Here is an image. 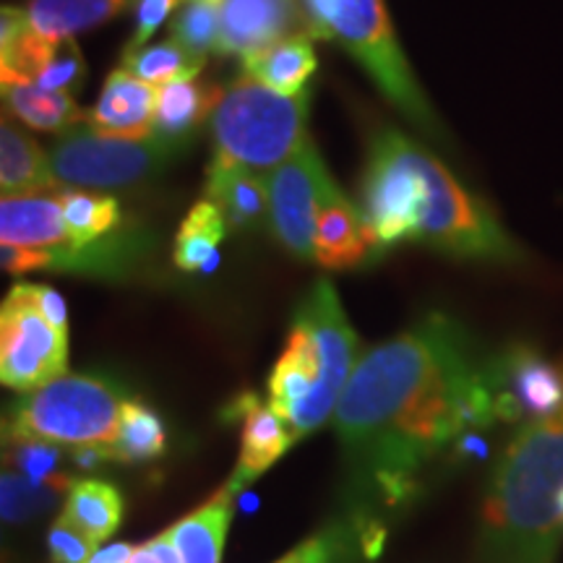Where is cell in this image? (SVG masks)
Masks as SVG:
<instances>
[{
    "instance_id": "cell-1",
    "label": "cell",
    "mask_w": 563,
    "mask_h": 563,
    "mask_svg": "<svg viewBox=\"0 0 563 563\" xmlns=\"http://www.w3.org/2000/svg\"><path fill=\"white\" fill-rule=\"evenodd\" d=\"M493 420L488 371L475 363L467 334L439 313L361 355L334 412L350 456L399 493L420 464Z\"/></svg>"
},
{
    "instance_id": "cell-2",
    "label": "cell",
    "mask_w": 563,
    "mask_h": 563,
    "mask_svg": "<svg viewBox=\"0 0 563 563\" xmlns=\"http://www.w3.org/2000/svg\"><path fill=\"white\" fill-rule=\"evenodd\" d=\"M563 407L525 422L490 475L483 504V563H555L563 522Z\"/></svg>"
},
{
    "instance_id": "cell-3",
    "label": "cell",
    "mask_w": 563,
    "mask_h": 563,
    "mask_svg": "<svg viewBox=\"0 0 563 563\" xmlns=\"http://www.w3.org/2000/svg\"><path fill=\"white\" fill-rule=\"evenodd\" d=\"M308 37L334 40L368 70L376 87L428 136L443 139L435 112L415 79L384 0H300Z\"/></svg>"
},
{
    "instance_id": "cell-4",
    "label": "cell",
    "mask_w": 563,
    "mask_h": 563,
    "mask_svg": "<svg viewBox=\"0 0 563 563\" xmlns=\"http://www.w3.org/2000/svg\"><path fill=\"white\" fill-rule=\"evenodd\" d=\"M308 121V95H282L243 74L224 87L211 115L217 154L214 159L269 175L274 167L300 150Z\"/></svg>"
},
{
    "instance_id": "cell-5",
    "label": "cell",
    "mask_w": 563,
    "mask_h": 563,
    "mask_svg": "<svg viewBox=\"0 0 563 563\" xmlns=\"http://www.w3.org/2000/svg\"><path fill=\"white\" fill-rule=\"evenodd\" d=\"M426 199L415 241L454 258L488 264H517L525 251L514 241L488 203L462 186L435 154H420Z\"/></svg>"
},
{
    "instance_id": "cell-6",
    "label": "cell",
    "mask_w": 563,
    "mask_h": 563,
    "mask_svg": "<svg viewBox=\"0 0 563 563\" xmlns=\"http://www.w3.org/2000/svg\"><path fill=\"white\" fill-rule=\"evenodd\" d=\"M121 405L115 389L102 378L63 373L51 384L26 391L13 405L3 431L58 446H104L112 452L121 428Z\"/></svg>"
},
{
    "instance_id": "cell-7",
    "label": "cell",
    "mask_w": 563,
    "mask_h": 563,
    "mask_svg": "<svg viewBox=\"0 0 563 563\" xmlns=\"http://www.w3.org/2000/svg\"><path fill=\"white\" fill-rule=\"evenodd\" d=\"M420 154V144L394 129H384L373 139L361 188V214L376 251L415 241L426 199Z\"/></svg>"
},
{
    "instance_id": "cell-8",
    "label": "cell",
    "mask_w": 563,
    "mask_h": 563,
    "mask_svg": "<svg viewBox=\"0 0 563 563\" xmlns=\"http://www.w3.org/2000/svg\"><path fill=\"white\" fill-rule=\"evenodd\" d=\"M183 144L162 139H112L102 136L87 123L63 133L58 144L47 152L55 180L70 188H131L165 170L178 157Z\"/></svg>"
},
{
    "instance_id": "cell-9",
    "label": "cell",
    "mask_w": 563,
    "mask_h": 563,
    "mask_svg": "<svg viewBox=\"0 0 563 563\" xmlns=\"http://www.w3.org/2000/svg\"><path fill=\"white\" fill-rule=\"evenodd\" d=\"M340 397L311 332L295 321L269 376V405L287 422L292 443L334 418Z\"/></svg>"
},
{
    "instance_id": "cell-10",
    "label": "cell",
    "mask_w": 563,
    "mask_h": 563,
    "mask_svg": "<svg viewBox=\"0 0 563 563\" xmlns=\"http://www.w3.org/2000/svg\"><path fill=\"white\" fill-rule=\"evenodd\" d=\"M66 365L68 336L11 287L0 308V382L26 394L63 376Z\"/></svg>"
},
{
    "instance_id": "cell-11",
    "label": "cell",
    "mask_w": 563,
    "mask_h": 563,
    "mask_svg": "<svg viewBox=\"0 0 563 563\" xmlns=\"http://www.w3.org/2000/svg\"><path fill=\"white\" fill-rule=\"evenodd\" d=\"M323 175H327V165L311 139L302 141L290 159L264 175L272 232L295 258H306V262L313 258L316 211H319Z\"/></svg>"
},
{
    "instance_id": "cell-12",
    "label": "cell",
    "mask_w": 563,
    "mask_h": 563,
    "mask_svg": "<svg viewBox=\"0 0 563 563\" xmlns=\"http://www.w3.org/2000/svg\"><path fill=\"white\" fill-rule=\"evenodd\" d=\"M485 371L496 394L498 420H545L563 407V363L548 361L532 344H511Z\"/></svg>"
},
{
    "instance_id": "cell-13",
    "label": "cell",
    "mask_w": 563,
    "mask_h": 563,
    "mask_svg": "<svg viewBox=\"0 0 563 563\" xmlns=\"http://www.w3.org/2000/svg\"><path fill=\"white\" fill-rule=\"evenodd\" d=\"M0 70L24 76L42 89L74 91L84 84L87 63L74 37H45L30 26L26 9L0 11Z\"/></svg>"
},
{
    "instance_id": "cell-14",
    "label": "cell",
    "mask_w": 563,
    "mask_h": 563,
    "mask_svg": "<svg viewBox=\"0 0 563 563\" xmlns=\"http://www.w3.org/2000/svg\"><path fill=\"white\" fill-rule=\"evenodd\" d=\"M295 34H308L300 0H222L217 53L245 60Z\"/></svg>"
},
{
    "instance_id": "cell-15",
    "label": "cell",
    "mask_w": 563,
    "mask_h": 563,
    "mask_svg": "<svg viewBox=\"0 0 563 563\" xmlns=\"http://www.w3.org/2000/svg\"><path fill=\"white\" fill-rule=\"evenodd\" d=\"M0 243L45 251L53 256V269L68 272L76 258L60 199L53 194L3 196L0 203Z\"/></svg>"
},
{
    "instance_id": "cell-16",
    "label": "cell",
    "mask_w": 563,
    "mask_h": 563,
    "mask_svg": "<svg viewBox=\"0 0 563 563\" xmlns=\"http://www.w3.org/2000/svg\"><path fill=\"white\" fill-rule=\"evenodd\" d=\"M371 251H376V245L371 241L361 209L352 207L327 170L316 211L313 258L323 269L342 272L361 266Z\"/></svg>"
},
{
    "instance_id": "cell-17",
    "label": "cell",
    "mask_w": 563,
    "mask_h": 563,
    "mask_svg": "<svg viewBox=\"0 0 563 563\" xmlns=\"http://www.w3.org/2000/svg\"><path fill=\"white\" fill-rule=\"evenodd\" d=\"M159 87L136 79L125 68L112 70L100 91L95 110H89L87 125L112 139H150L154 136Z\"/></svg>"
},
{
    "instance_id": "cell-18",
    "label": "cell",
    "mask_w": 563,
    "mask_h": 563,
    "mask_svg": "<svg viewBox=\"0 0 563 563\" xmlns=\"http://www.w3.org/2000/svg\"><path fill=\"white\" fill-rule=\"evenodd\" d=\"M228 418H241V456L230 477L232 488H243L258 475H264L282 454L292 446V435L287 422L272 410V405H262L253 391H245L230 405Z\"/></svg>"
},
{
    "instance_id": "cell-19",
    "label": "cell",
    "mask_w": 563,
    "mask_h": 563,
    "mask_svg": "<svg viewBox=\"0 0 563 563\" xmlns=\"http://www.w3.org/2000/svg\"><path fill=\"white\" fill-rule=\"evenodd\" d=\"M0 89H3V102L11 118L34 131L63 136V133L79 129L89 118V112H84L74 100V95L42 89L11 70H0Z\"/></svg>"
},
{
    "instance_id": "cell-20",
    "label": "cell",
    "mask_w": 563,
    "mask_h": 563,
    "mask_svg": "<svg viewBox=\"0 0 563 563\" xmlns=\"http://www.w3.org/2000/svg\"><path fill=\"white\" fill-rule=\"evenodd\" d=\"M207 199L222 211L228 230L258 228L269 217V194L262 175L222 159H211L207 167Z\"/></svg>"
},
{
    "instance_id": "cell-21",
    "label": "cell",
    "mask_w": 563,
    "mask_h": 563,
    "mask_svg": "<svg viewBox=\"0 0 563 563\" xmlns=\"http://www.w3.org/2000/svg\"><path fill=\"white\" fill-rule=\"evenodd\" d=\"M0 191L3 196L60 191L47 152L30 133L19 129L16 118L9 115H3V123H0Z\"/></svg>"
},
{
    "instance_id": "cell-22",
    "label": "cell",
    "mask_w": 563,
    "mask_h": 563,
    "mask_svg": "<svg viewBox=\"0 0 563 563\" xmlns=\"http://www.w3.org/2000/svg\"><path fill=\"white\" fill-rule=\"evenodd\" d=\"M232 506H235V488L228 483L217 490L207 504L183 517L173 525L170 538L178 548L183 563H220L232 522Z\"/></svg>"
},
{
    "instance_id": "cell-23",
    "label": "cell",
    "mask_w": 563,
    "mask_h": 563,
    "mask_svg": "<svg viewBox=\"0 0 563 563\" xmlns=\"http://www.w3.org/2000/svg\"><path fill=\"white\" fill-rule=\"evenodd\" d=\"M224 95L222 87L199 79H186L159 87L157 115H154V133L173 144L186 146L196 129L214 115L217 104Z\"/></svg>"
},
{
    "instance_id": "cell-24",
    "label": "cell",
    "mask_w": 563,
    "mask_h": 563,
    "mask_svg": "<svg viewBox=\"0 0 563 563\" xmlns=\"http://www.w3.org/2000/svg\"><path fill=\"white\" fill-rule=\"evenodd\" d=\"M243 70L251 79L262 81L264 87L282 91V95H300L316 70L313 40L308 34L282 40L266 51L249 55L243 60Z\"/></svg>"
},
{
    "instance_id": "cell-25",
    "label": "cell",
    "mask_w": 563,
    "mask_h": 563,
    "mask_svg": "<svg viewBox=\"0 0 563 563\" xmlns=\"http://www.w3.org/2000/svg\"><path fill=\"white\" fill-rule=\"evenodd\" d=\"M129 0H32L26 19L45 37H74L125 11Z\"/></svg>"
},
{
    "instance_id": "cell-26",
    "label": "cell",
    "mask_w": 563,
    "mask_h": 563,
    "mask_svg": "<svg viewBox=\"0 0 563 563\" xmlns=\"http://www.w3.org/2000/svg\"><path fill=\"white\" fill-rule=\"evenodd\" d=\"M60 517L87 534L91 543H102L121 527L123 496L115 485L104 481H76Z\"/></svg>"
},
{
    "instance_id": "cell-27",
    "label": "cell",
    "mask_w": 563,
    "mask_h": 563,
    "mask_svg": "<svg viewBox=\"0 0 563 563\" xmlns=\"http://www.w3.org/2000/svg\"><path fill=\"white\" fill-rule=\"evenodd\" d=\"M58 199L76 251L100 243L104 235L121 228V203L112 196L84 191V188H66L58 194Z\"/></svg>"
},
{
    "instance_id": "cell-28",
    "label": "cell",
    "mask_w": 563,
    "mask_h": 563,
    "mask_svg": "<svg viewBox=\"0 0 563 563\" xmlns=\"http://www.w3.org/2000/svg\"><path fill=\"white\" fill-rule=\"evenodd\" d=\"M228 222H224L222 211L214 207L209 199L194 203L188 217L183 220L178 238H175L173 262L183 272H203L207 264L217 253V245L222 243Z\"/></svg>"
},
{
    "instance_id": "cell-29",
    "label": "cell",
    "mask_w": 563,
    "mask_h": 563,
    "mask_svg": "<svg viewBox=\"0 0 563 563\" xmlns=\"http://www.w3.org/2000/svg\"><path fill=\"white\" fill-rule=\"evenodd\" d=\"M74 488V481L68 475H55L45 483H34L30 477L19 473H3V483H0V511L9 525L30 522L34 517H42L53 509L60 498L68 496Z\"/></svg>"
},
{
    "instance_id": "cell-30",
    "label": "cell",
    "mask_w": 563,
    "mask_h": 563,
    "mask_svg": "<svg viewBox=\"0 0 563 563\" xmlns=\"http://www.w3.org/2000/svg\"><path fill=\"white\" fill-rule=\"evenodd\" d=\"M203 66H207V58H196L173 37L159 42V45L123 53V68L136 79L152 84V87L196 79Z\"/></svg>"
},
{
    "instance_id": "cell-31",
    "label": "cell",
    "mask_w": 563,
    "mask_h": 563,
    "mask_svg": "<svg viewBox=\"0 0 563 563\" xmlns=\"http://www.w3.org/2000/svg\"><path fill=\"white\" fill-rule=\"evenodd\" d=\"M165 428L157 412L150 407L125 399L121 405V428H118L112 456L121 462H146L157 460L165 452Z\"/></svg>"
},
{
    "instance_id": "cell-32",
    "label": "cell",
    "mask_w": 563,
    "mask_h": 563,
    "mask_svg": "<svg viewBox=\"0 0 563 563\" xmlns=\"http://www.w3.org/2000/svg\"><path fill=\"white\" fill-rule=\"evenodd\" d=\"M222 0H186L170 21V37L196 58H207L220 42Z\"/></svg>"
},
{
    "instance_id": "cell-33",
    "label": "cell",
    "mask_w": 563,
    "mask_h": 563,
    "mask_svg": "<svg viewBox=\"0 0 563 563\" xmlns=\"http://www.w3.org/2000/svg\"><path fill=\"white\" fill-rule=\"evenodd\" d=\"M3 446H5V467H11L13 473L30 477L34 483H45L51 481V477L60 475L55 473V467H58V460H60L58 443L3 431Z\"/></svg>"
},
{
    "instance_id": "cell-34",
    "label": "cell",
    "mask_w": 563,
    "mask_h": 563,
    "mask_svg": "<svg viewBox=\"0 0 563 563\" xmlns=\"http://www.w3.org/2000/svg\"><path fill=\"white\" fill-rule=\"evenodd\" d=\"M47 548H51L53 563H87L97 551V543H91L87 534L58 517L47 532Z\"/></svg>"
},
{
    "instance_id": "cell-35",
    "label": "cell",
    "mask_w": 563,
    "mask_h": 563,
    "mask_svg": "<svg viewBox=\"0 0 563 563\" xmlns=\"http://www.w3.org/2000/svg\"><path fill=\"white\" fill-rule=\"evenodd\" d=\"M183 3H186V0H139L136 30L131 34L125 53L141 51V47L152 40V34L157 32L167 19L175 16V11H178Z\"/></svg>"
},
{
    "instance_id": "cell-36",
    "label": "cell",
    "mask_w": 563,
    "mask_h": 563,
    "mask_svg": "<svg viewBox=\"0 0 563 563\" xmlns=\"http://www.w3.org/2000/svg\"><path fill=\"white\" fill-rule=\"evenodd\" d=\"M21 298H26L32 302L37 311L45 316L47 321L53 323L55 329H58L60 334L68 336V311H66V302H63V298L58 292L53 290V287H45V285H21L13 287Z\"/></svg>"
},
{
    "instance_id": "cell-37",
    "label": "cell",
    "mask_w": 563,
    "mask_h": 563,
    "mask_svg": "<svg viewBox=\"0 0 563 563\" xmlns=\"http://www.w3.org/2000/svg\"><path fill=\"white\" fill-rule=\"evenodd\" d=\"M342 538L332 532H321L316 538H308L306 543L292 548L290 553L282 555L277 563H336L340 559Z\"/></svg>"
},
{
    "instance_id": "cell-38",
    "label": "cell",
    "mask_w": 563,
    "mask_h": 563,
    "mask_svg": "<svg viewBox=\"0 0 563 563\" xmlns=\"http://www.w3.org/2000/svg\"><path fill=\"white\" fill-rule=\"evenodd\" d=\"M0 264L9 274H26L40 269H53V256L45 251L21 249V245L0 243Z\"/></svg>"
},
{
    "instance_id": "cell-39",
    "label": "cell",
    "mask_w": 563,
    "mask_h": 563,
    "mask_svg": "<svg viewBox=\"0 0 563 563\" xmlns=\"http://www.w3.org/2000/svg\"><path fill=\"white\" fill-rule=\"evenodd\" d=\"M133 551H136V548L129 543H112V545L97 548L87 563H129Z\"/></svg>"
},
{
    "instance_id": "cell-40",
    "label": "cell",
    "mask_w": 563,
    "mask_h": 563,
    "mask_svg": "<svg viewBox=\"0 0 563 563\" xmlns=\"http://www.w3.org/2000/svg\"><path fill=\"white\" fill-rule=\"evenodd\" d=\"M129 563H162V561H159V555L154 553L152 543H144V545H139L136 551H133Z\"/></svg>"
},
{
    "instance_id": "cell-41",
    "label": "cell",
    "mask_w": 563,
    "mask_h": 563,
    "mask_svg": "<svg viewBox=\"0 0 563 563\" xmlns=\"http://www.w3.org/2000/svg\"><path fill=\"white\" fill-rule=\"evenodd\" d=\"M559 514H561V522H563V488L559 493Z\"/></svg>"
}]
</instances>
